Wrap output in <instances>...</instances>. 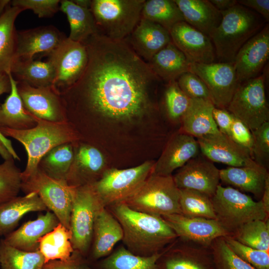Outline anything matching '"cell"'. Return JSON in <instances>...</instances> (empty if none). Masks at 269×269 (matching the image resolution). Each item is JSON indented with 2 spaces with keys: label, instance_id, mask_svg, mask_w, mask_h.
<instances>
[{
  "label": "cell",
  "instance_id": "cell-25",
  "mask_svg": "<svg viewBox=\"0 0 269 269\" xmlns=\"http://www.w3.org/2000/svg\"><path fill=\"white\" fill-rule=\"evenodd\" d=\"M125 41L132 49L148 62L171 41L169 31L160 25L141 17Z\"/></svg>",
  "mask_w": 269,
  "mask_h": 269
},
{
  "label": "cell",
  "instance_id": "cell-12",
  "mask_svg": "<svg viewBox=\"0 0 269 269\" xmlns=\"http://www.w3.org/2000/svg\"><path fill=\"white\" fill-rule=\"evenodd\" d=\"M45 55L55 72L52 87L60 94L79 79L86 68L88 58L85 44L73 41L68 37Z\"/></svg>",
  "mask_w": 269,
  "mask_h": 269
},
{
  "label": "cell",
  "instance_id": "cell-45",
  "mask_svg": "<svg viewBox=\"0 0 269 269\" xmlns=\"http://www.w3.org/2000/svg\"><path fill=\"white\" fill-rule=\"evenodd\" d=\"M215 269H257L237 256L224 237L216 239L210 247Z\"/></svg>",
  "mask_w": 269,
  "mask_h": 269
},
{
  "label": "cell",
  "instance_id": "cell-5",
  "mask_svg": "<svg viewBox=\"0 0 269 269\" xmlns=\"http://www.w3.org/2000/svg\"><path fill=\"white\" fill-rule=\"evenodd\" d=\"M145 0H92L90 10L98 33L114 40H124L141 18Z\"/></svg>",
  "mask_w": 269,
  "mask_h": 269
},
{
  "label": "cell",
  "instance_id": "cell-49",
  "mask_svg": "<svg viewBox=\"0 0 269 269\" xmlns=\"http://www.w3.org/2000/svg\"><path fill=\"white\" fill-rule=\"evenodd\" d=\"M59 0H13L12 6L31 10L40 18L51 17L60 10Z\"/></svg>",
  "mask_w": 269,
  "mask_h": 269
},
{
  "label": "cell",
  "instance_id": "cell-59",
  "mask_svg": "<svg viewBox=\"0 0 269 269\" xmlns=\"http://www.w3.org/2000/svg\"><path fill=\"white\" fill-rule=\"evenodd\" d=\"M79 6L87 8H90L92 0H72Z\"/></svg>",
  "mask_w": 269,
  "mask_h": 269
},
{
  "label": "cell",
  "instance_id": "cell-9",
  "mask_svg": "<svg viewBox=\"0 0 269 269\" xmlns=\"http://www.w3.org/2000/svg\"><path fill=\"white\" fill-rule=\"evenodd\" d=\"M264 74L238 85L227 110L253 131L269 120Z\"/></svg>",
  "mask_w": 269,
  "mask_h": 269
},
{
  "label": "cell",
  "instance_id": "cell-21",
  "mask_svg": "<svg viewBox=\"0 0 269 269\" xmlns=\"http://www.w3.org/2000/svg\"><path fill=\"white\" fill-rule=\"evenodd\" d=\"M199 151L196 138L183 132L175 134L169 138L161 154L154 162L151 174L172 175L174 170L197 156Z\"/></svg>",
  "mask_w": 269,
  "mask_h": 269
},
{
  "label": "cell",
  "instance_id": "cell-29",
  "mask_svg": "<svg viewBox=\"0 0 269 269\" xmlns=\"http://www.w3.org/2000/svg\"><path fill=\"white\" fill-rule=\"evenodd\" d=\"M174 0L184 21L209 37L221 22V12L209 0Z\"/></svg>",
  "mask_w": 269,
  "mask_h": 269
},
{
  "label": "cell",
  "instance_id": "cell-24",
  "mask_svg": "<svg viewBox=\"0 0 269 269\" xmlns=\"http://www.w3.org/2000/svg\"><path fill=\"white\" fill-rule=\"evenodd\" d=\"M123 238V231L119 222L106 207L101 208L94 222L87 260L91 264L108 256Z\"/></svg>",
  "mask_w": 269,
  "mask_h": 269
},
{
  "label": "cell",
  "instance_id": "cell-22",
  "mask_svg": "<svg viewBox=\"0 0 269 269\" xmlns=\"http://www.w3.org/2000/svg\"><path fill=\"white\" fill-rule=\"evenodd\" d=\"M66 37L53 25L16 31L15 60L34 58V55L39 53L46 55Z\"/></svg>",
  "mask_w": 269,
  "mask_h": 269
},
{
  "label": "cell",
  "instance_id": "cell-57",
  "mask_svg": "<svg viewBox=\"0 0 269 269\" xmlns=\"http://www.w3.org/2000/svg\"><path fill=\"white\" fill-rule=\"evenodd\" d=\"M0 155L4 160L13 158L0 139Z\"/></svg>",
  "mask_w": 269,
  "mask_h": 269
},
{
  "label": "cell",
  "instance_id": "cell-54",
  "mask_svg": "<svg viewBox=\"0 0 269 269\" xmlns=\"http://www.w3.org/2000/svg\"><path fill=\"white\" fill-rule=\"evenodd\" d=\"M239 4L242 5L260 14L266 22L269 21V0H239Z\"/></svg>",
  "mask_w": 269,
  "mask_h": 269
},
{
  "label": "cell",
  "instance_id": "cell-43",
  "mask_svg": "<svg viewBox=\"0 0 269 269\" xmlns=\"http://www.w3.org/2000/svg\"><path fill=\"white\" fill-rule=\"evenodd\" d=\"M21 172L13 158L0 164V204L18 196L22 182Z\"/></svg>",
  "mask_w": 269,
  "mask_h": 269
},
{
  "label": "cell",
  "instance_id": "cell-52",
  "mask_svg": "<svg viewBox=\"0 0 269 269\" xmlns=\"http://www.w3.org/2000/svg\"><path fill=\"white\" fill-rule=\"evenodd\" d=\"M213 117L219 131L230 137L234 116L226 109L215 107Z\"/></svg>",
  "mask_w": 269,
  "mask_h": 269
},
{
  "label": "cell",
  "instance_id": "cell-30",
  "mask_svg": "<svg viewBox=\"0 0 269 269\" xmlns=\"http://www.w3.org/2000/svg\"><path fill=\"white\" fill-rule=\"evenodd\" d=\"M214 107L210 100L191 99L188 109L181 120L183 132L196 138L219 133L213 117Z\"/></svg>",
  "mask_w": 269,
  "mask_h": 269
},
{
  "label": "cell",
  "instance_id": "cell-4",
  "mask_svg": "<svg viewBox=\"0 0 269 269\" xmlns=\"http://www.w3.org/2000/svg\"><path fill=\"white\" fill-rule=\"evenodd\" d=\"M220 12L221 22L210 38L219 62H233L240 49L267 22L260 14L238 3Z\"/></svg>",
  "mask_w": 269,
  "mask_h": 269
},
{
  "label": "cell",
  "instance_id": "cell-15",
  "mask_svg": "<svg viewBox=\"0 0 269 269\" xmlns=\"http://www.w3.org/2000/svg\"><path fill=\"white\" fill-rule=\"evenodd\" d=\"M178 238L210 248L217 238L231 236L216 219L186 217L174 214L162 217Z\"/></svg>",
  "mask_w": 269,
  "mask_h": 269
},
{
  "label": "cell",
  "instance_id": "cell-40",
  "mask_svg": "<svg viewBox=\"0 0 269 269\" xmlns=\"http://www.w3.org/2000/svg\"><path fill=\"white\" fill-rule=\"evenodd\" d=\"M44 258L39 250L26 252L0 240L1 269H43Z\"/></svg>",
  "mask_w": 269,
  "mask_h": 269
},
{
  "label": "cell",
  "instance_id": "cell-37",
  "mask_svg": "<svg viewBox=\"0 0 269 269\" xmlns=\"http://www.w3.org/2000/svg\"><path fill=\"white\" fill-rule=\"evenodd\" d=\"M72 233L61 223L42 237L38 241V250L45 263L51 261L68 260L74 250L72 243Z\"/></svg>",
  "mask_w": 269,
  "mask_h": 269
},
{
  "label": "cell",
  "instance_id": "cell-7",
  "mask_svg": "<svg viewBox=\"0 0 269 269\" xmlns=\"http://www.w3.org/2000/svg\"><path fill=\"white\" fill-rule=\"evenodd\" d=\"M123 203L134 210L152 215L162 217L181 214L179 189L172 175L151 174L140 187Z\"/></svg>",
  "mask_w": 269,
  "mask_h": 269
},
{
  "label": "cell",
  "instance_id": "cell-46",
  "mask_svg": "<svg viewBox=\"0 0 269 269\" xmlns=\"http://www.w3.org/2000/svg\"><path fill=\"white\" fill-rule=\"evenodd\" d=\"M224 238L232 251L242 260L257 269H269V252L246 246L231 236Z\"/></svg>",
  "mask_w": 269,
  "mask_h": 269
},
{
  "label": "cell",
  "instance_id": "cell-19",
  "mask_svg": "<svg viewBox=\"0 0 269 269\" xmlns=\"http://www.w3.org/2000/svg\"><path fill=\"white\" fill-rule=\"evenodd\" d=\"M169 33L172 43L190 63L207 64L214 62L215 52L209 36L184 21L174 25Z\"/></svg>",
  "mask_w": 269,
  "mask_h": 269
},
{
  "label": "cell",
  "instance_id": "cell-41",
  "mask_svg": "<svg viewBox=\"0 0 269 269\" xmlns=\"http://www.w3.org/2000/svg\"><path fill=\"white\" fill-rule=\"evenodd\" d=\"M179 205L181 214L186 217L216 219L211 198L200 192L179 189Z\"/></svg>",
  "mask_w": 269,
  "mask_h": 269
},
{
  "label": "cell",
  "instance_id": "cell-51",
  "mask_svg": "<svg viewBox=\"0 0 269 269\" xmlns=\"http://www.w3.org/2000/svg\"><path fill=\"white\" fill-rule=\"evenodd\" d=\"M230 137L235 142L249 150L252 157L253 136L251 131L245 124L235 116Z\"/></svg>",
  "mask_w": 269,
  "mask_h": 269
},
{
  "label": "cell",
  "instance_id": "cell-2",
  "mask_svg": "<svg viewBox=\"0 0 269 269\" xmlns=\"http://www.w3.org/2000/svg\"><path fill=\"white\" fill-rule=\"evenodd\" d=\"M106 208L122 226L124 246L135 255L148 257L161 253L178 238L161 216L136 211L123 202Z\"/></svg>",
  "mask_w": 269,
  "mask_h": 269
},
{
  "label": "cell",
  "instance_id": "cell-23",
  "mask_svg": "<svg viewBox=\"0 0 269 269\" xmlns=\"http://www.w3.org/2000/svg\"><path fill=\"white\" fill-rule=\"evenodd\" d=\"M106 169L101 151L93 145L81 144L74 148V160L66 181L75 187L91 184L97 181Z\"/></svg>",
  "mask_w": 269,
  "mask_h": 269
},
{
  "label": "cell",
  "instance_id": "cell-47",
  "mask_svg": "<svg viewBox=\"0 0 269 269\" xmlns=\"http://www.w3.org/2000/svg\"><path fill=\"white\" fill-rule=\"evenodd\" d=\"M176 81L182 91L190 99L211 100L207 86L202 80L194 73L190 71L185 72L180 75Z\"/></svg>",
  "mask_w": 269,
  "mask_h": 269
},
{
  "label": "cell",
  "instance_id": "cell-31",
  "mask_svg": "<svg viewBox=\"0 0 269 269\" xmlns=\"http://www.w3.org/2000/svg\"><path fill=\"white\" fill-rule=\"evenodd\" d=\"M154 74L166 83L189 72L190 64L183 53L170 42L147 62Z\"/></svg>",
  "mask_w": 269,
  "mask_h": 269
},
{
  "label": "cell",
  "instance_id": "cell-28",
  "mask_svg": "<svg viewBox=\"0 0 269 269\" xmlns=\"http://www.w3.org/2000/svg\"><path fill=\"white\" fill-rule=\"evenodd\" d=\"M43 211L48 209L35 192L17 196L0 204V237H5L14 231L26 214Z\"/></svg>",
  "mask_w": 269,
  "mask_h": 269
},
{
  "label": "cell",
  "instance_id": "cell-14",
  "mask_svg": "<svg viewBox=\"0 0 269 269\" xmlns=\"http://www.w3.org/2000/svg\"><path fill=\"white\" fill-rule=\"evenodd\" d=\"M17 87L24 107L35 118L53 122L67 121L60 94L52 86L35 87L19 82Z\"/></svg>",
  "mask_w": 269,
  "mask_h": 269
},
{
  "label": "cell",
  "instance_id": "cell-42",
  "mask_svg": "<svg viewBox=\"0 0 269 269\" xmlns=\"http://www.w3.org/2000/svg\"><path fill=\"white\" fill-rule=\"evenodd\" d=\"M231 236L246 246L269 252V219L247 223L238 228Z\"/></svg>",
  "mask_w": 269,
  "mask_h": 269
},
{
  "label": "cell",
  "instance_id": "cell-39",
  "mask_svg": "<svg viewBox=\"0 0 269 269\" xmlns=\"http://www.w3.org/2000/svg\"><path fill=\"white\" fill-rule=\"evenodd\" d=\"M141 17L155 22L169 31L176 24L184 21L174 0H145Z\"/></svg>",
  "mask_w": 269,
  "mask_h": 269
},
{
  "label": "cell",
  "instance_id": "cell-56",
  "mask_svg": "<svg viewBox=\"0 0 269 269\" xmlns=\"http://www.w3.org/2000/svg\"><path fill=\"white\" fill-rule=\"evenodd\" d=\"M268 213L269 214V178L267 180L264 193L260 200Z\"/></svg>",
  "mask_w": 269,
  "mask_h": 269
},
{
  "label": "cell",
  "instance_id": "cell-55",
  "mask_svg": "<svg viewBox=\"0 0 269 269\" xmlns=\"http://www.w3.org/2000/svg\"><path fill=\"white\" fill-rule=\"evenodd\" d=\"M210 1L220 11L227 10L238 3L236 0H210Z\"/></svg>",
  "mask_w": 269,
  "mask_h": 269
},
{
  "label": "cell",
  "instance_id": "cell-17",
  "mask_svg": "<svg viewBox=\"0 0 269 269\" xmlns=\"http://www.w3.org/2000/svg\"><path fill=\"white\" fill-rule=\"evenodd\" d=\"M172 176L178 189L195 190L210 198L220 184V170L214 162L199 154L179 168Z\"/></svg>",
  "mask_w": 269,
  "mask_h": 269
},
{
  "label": "cell",
  "instance_id": "cell-26",
  "mask_svg": "<svg viewBox=\"0 0 269 269\" xmlns=\"http://www.w3.org/2000/svg\"><path fill=\"white\" fill-rule=\"evenodd\" d=\"M220 180L224 183L252 193L260 200L267 180L269 178L267 168L256 162L253 158L243 166H229L220 170Z\"/></svg>",
  "mask_w": 269,
  "mask_h": 269
},
{
  "label": "cell",
  "instance_id": "cell-10",
  "mask_svg": "<svg viewBox=\"0 0 269 269\" xmlns=\"http://www.w3.org/2000/svg\"><path fill=\"white\" fill-rule=\"evenodd\" d=\"M76 187L66 180L51 178L38 168L22 182L21 190L25 194L36 192L48 210L52 212L60 223L70 229L72 206Z\"/></svg>",
  "mask_w": 269,
  "mask_h": 269
},
{
  "label": "cell",
  "instance_id": "cell-32",
  "mask_svg": "<svg viewBox=\"0 0 269 269\" xmlns=\"http://www.w3.org/2000/svg\"><path fill=\"white\" fill-rule=\"evenodd\" d=\"M11 90L3 103L0 105V127L14 130H25L34 127L36 118L24 107L17 90V81L10 72Z\"/></svg>",
  "mask_w": 269,
  "mask_h": 269
},
{
  "label": "cell",
  "instance_id": "cell-44",
  "mask_svg": "<svg viewBox=\"0 0 269 269\" xmlns=\"http://www.w3.org/2000/svg\"><path fill=\"white\" fill-rule=\"evenodd\" d=\"M190 101L191 99L182 91L176 80L166 83L163 104L166 115L170 120L181 122Z\"/></svg>",
  "mask_w": 269,
  "mask_h": 269
},
{
  "label": "cell",
  "instance_id": "cell-33",
  "mask_svg": "<svg viewBox=\"0 0 269 269\" xmlns=\"http://www.w3.org/2000/svg\"><path fill=\"white\" fill-rule=\"evenodd\" d=\"M10 73L18 82H23L35 87L53 86L55 72L51 63L28 59H16L12 65Z\"/></svg>",
  "mask_w": 269,
  "mask_h": 269
},
{
  "label": "cell",
  "instance_id": "cell-27",
  "mask_svg": "<svg viewBox=\"0 0 269 269\" xmlns=\"http://www.w3.org/2000/svg\"><path fill=\"white\" fill-rule=\"evenodd\" d=\"M59 223L56 216L48 210L35 219L25 222L3 239L9 245L19 250L36 251L38 250L39 239L52 231Z\"/></svg>",
  "mask_w": 269,
  "mask_h": 269
},
{
  "label": "cell",
  "instance_id": "cell-13",
  "mask_svg": "<svg viewBox=\"0 0 269 269\" xmlns=\"http://www.w3.org/2000/svg\"><path fill=\"white\" fill-rule=\"evenodd\" d=\"M190 71L205 83L215 107L226 109L239 84L234 63H191Z\"/></svg>",
  "mask_w": 269,
  "mask_h": 269
},
{
  "label": "cell",
  "instance_id": "cell-18",
  "mask_svg": "<svg viewBox=\"0 0 269 269\" xmlns=\"http://www.w3.org/2000/svg\"><path fill=\"white\" fill-rule=\"evenodd\" d=\"M269 56V25L267 23L258 33L240 49L233 62L239 83L258 76Z\"/></svg>",
  "mask_w": 269,
  "mask_h": 269
},
{
  "label": "cell",
  "instance_id": "cell-6",
  "mask_svg": "<svg viewBox=\"0 0 269 269\" xmlns=\"http://www.w3.org/2000/svg\"><path fill=\"white\" fill-rule=\"evenodd\" d=\"M211 200L216 219L231 235L247 223L269 219V214L261 200L255 201L230 186L219 184Z\"/></svg>",
  "mask_w": 269,
  "mask_h": 269
},
{
  "label": "cell",
  "instance_id": "cell-1",
  "mask_svg": "<svg viewBox=\"0 0 269 269\" xmlns=\"http://www.w3.org/2000/svg\"><path fill=\"white\" fill-rule=\"evenodd\" d=\"M88 52L79 79L60 93L66 116L84 111L131 121L155 109L152 91L162 81L124 40L97 33L83 42Z\"/></svg>",
  "mask_w": 269,
  "mask_h": 269
},
{
  "label": "cell",
  "instance_id": "cell-48",
  "mask_svg": "<svg viewBox=\"0 0 269 269\" xmlns=\"http://www.w3.org/2000/svg\"><path fill=\"white\" fill-rule=\"evenodd\" d=\"M253 136L252 158L266 167L269 159V122L251 132Z\"/></svg>",
  "mask_w": 269,
  "mask_h": 269
},
{
  "label": "cell",
  "instance_id": "cell-3",
  "mask_svg": "<svg viewBox=\"0 0 269 269\" xmlns=\"http://www.w3.org/2000/svg\"><path fill=\"white\" fill-rule=\"evenodd\" d=\"M0 133L21 143L27 155V163L21 172L24 181L38 170L40 161L55 147L78 140V135L68 121L53 122L36 118V125L25 130L0 127Z\"/></svg>",
  "mask_w": 269,
  "mask_h": 269
},
{
  "label": "cell",
  "instance_id": "cell-20",
  "mask_svg": "<svg viewBox=\"0 0 269 269\" xmlns=\"http://www.w3.org/2000/svg\"><path fill=\"white\" fill-rule=\"evenodd\" d=\"M196 139L203 155L213 162L241 167L252 158L249 150L220 132Z\"/></svg>",
  "mask_w": 269,
  "mask_h": 269
},
{
  "label": "cell",
  "instance_id": "cell-36",
  "mask_svg": "<svg viewBox=\"0 0 269 269\" xmlns=\"http://www.w3.org/2000/svg\"><path fill=\"white\" fill-rule=\"evenodd\" d=\"M163 251L143 257L135 255L121 246L108 256L96 262L92 267L95 269H160L157 262Z\"/></svg>",
  "mask_w": 269,
  "mask_h": 269
},
{
  "label": "cell",
  "instance_id": "cell-35",
  "mask_svg": "<svg viewBox=\"0 0 269 269\" xmlns=\"http://www.w3.org/2000/svg\"><path fill=\"white\" fill-rule=\"evenodd\" d=\"M22 11L11 5L0 16V74L10 72L15 60L17 30L14 23Z\"/></svg>",
  "mask_w": 269,
  "mask_h": 269
},
{
  "label": "cell",
  "instance_id": "cell-58",
  "mask_svg": "<svg viewBox=\"0 0 269 269\" xmlns=\"http://www.w3.org/2000/svg\"><path fill=\"white\" fill-rule=\"evenodd\" d=\"M11 0H0V16L4 13L6 8L11 5Z\"/></svg>",
  "mask_w": 269,
  "mask_h": 269
},
{
  "label": "cell",
  "instance_id": "cell-50",
  "mask_svg": "<svg viewBox=\"0 0 269 269\" xmlns=\"http://www.w3.org/2000/svg\"><path fill=\"white\" fill-rule=\"evenodd\" d=\"M43 269H95L87 258L74 250L66 261L54 260L44 264Z\"/></svg>",
  "mask_w": 269,
  "mask_h": 269
},
{
  "label": "cell",
  "instance_id": "cell-11",
  "mask_svg": "<svg viewBox=\"0 0 269 269\" xmlns=\"http://www.w3.org/2000/svg\"><path fill=\"white\" fill-rule=\"evenodd\" d=\"M104 207L91 184L76 187L70 220L74 250L87 258L92 242L94 222L97 213Z\"/></svg>",
  "mask_w": 269,
  "mask_h": 269
},
{
  "label": "cell",
  "instance_id": "cell-34",
  "mask_svg": "<svg viewBox=\"0 0 269 269\" xmlns=\"http://www.w3.org/2000/svg\"><path fill=\"white\" fill-rule=\"evenodd\" d=\"M60 10L67 16L70 26L71 40L84 42L88 38L98 33V30L89 8L78 5L72 0H61Z\"/></svg>",
  "mask_w": 269,
  "mask_h": 269
},
{
  "label": "cell",
  "instance_id": "cell-8",
  "mask_svg": "<svg viewBox=\"0 0 269 269\" xmlns=\"http://www.w3.org/2000/svg\"><path fill=\"white\" fill-rule=\"evenodd\" d=\"M154 162L146 161L126 169L107 168L91 184L102 205L107 207L132 196L151 174Z\"/></svg>",
  "mask_w": 269,
  "mask_h": 269
},
{
  "label": "cell",
  "instance_id": "cell-38",
  "mask_svg": "<svg viewBox=\"0 0 269 269\" xmlns=\"http://www.w3.org/2000/svg\"><path fill=\"white\" fill-rule=\"evenodd\" d=\"M74 157V143L59 145L49 151L41 159L38 169L48 176L66 180Z\"/></svg>",
  "mask_w": 269,
  "mask_h": 269
},
{
  "label": "cell",
  "instance_id": "cell-53",
  "mask_svg": "<svg viewBox=\"0 0 269 269\" xmlns=\"http://www.w3.org/2000/svg\"><path fill=\"white\" fill-rule=\"evenodd\" d=\"M11 85L7 74H0V96L5 93H9ZM0 139L14 159L20 160L19 157L13 148L11 140L0 133Z\"/></svg>",
  "mask_w": 269,
  "mask_h": 269
},
{
  "label": "cell",
  "instance_id": "cell-16",
  "mask_svg": "<svg viewBox=\"0 0 269 269\" xmlns=\"http://www.w3.org/2000/svg\"><path fill=\"white\" fill-rule=\"evenodd\" d=\"M157 263L160 269H215L210 248L179 238L163 251Z\"/></svg>",
  "mask_w": 269,
  "mask_h": 269
}]
</instances>
